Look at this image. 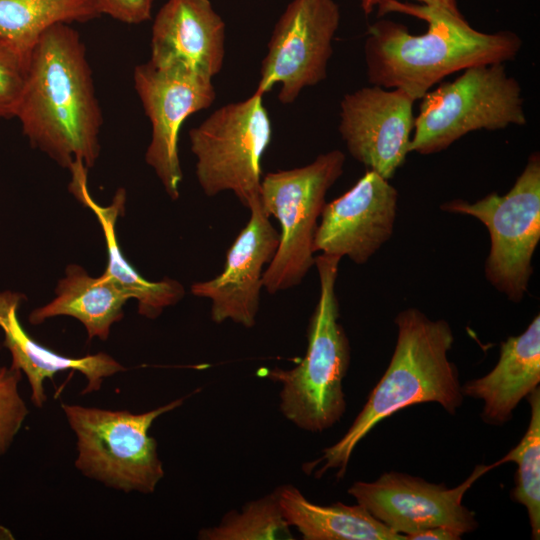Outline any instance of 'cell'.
<instances>
[{
  "label": "cell",
  "instance_id": "cell-5",
  "mask_svg": "<svg viewBox=\"0 0 540 540\" xmlns=\"http://www.w3.org/2000/svg\"><path fill=\"white\" fill-rule=\"evenodd\" d=\"M184 398L143 413L62 403L76 437L75 467L86 477L123 492H154L164 476L153 422Z\"/></svg>",
  "mask_w": 540,
  "mask_h": 540
},
{
  "label": "cell",
  "instance_id": "cell-1",
  "mask_svg": "<svg viewBox=\"0 0 540 540\" xmlns=\"http://www.w3.org/2000/svg\"><path fill=\"white\" fill-rule=\"evenodd\" d=\"M387 13L410 15L428 24L423 34L391 20H378L364 43L366 73L371 85L401 89L415 101L444 77L468 67L505 63L522 47L512 31L484 33L472 28L462 14L425 4L388 0L377 7Z\"/></svg>",
  "mask_w": 540,
  "mask_h": 540
},
{
  "label": "cell",
  "instance_id": "cell-26",
  "mask_svg": "<svg viewBox=\"0 0 540 540\" xmlns=\"http://www.w3.org/2000/svg\"><path fill=\"white\" fill-rule=\"evenodd\" d=\"M25 74L26 66L20 57L0 42V121L15 117Z\"/></svg>",
  "mask_w": 540,
  "mask_h": 540
},
{
  "label": "cell",
  "instance_id": "cell-25",
  "mask_svg": "<svg viewBox=\"0 0 540 540\" xmlns=\"http://www.w3.org/2000/svg\"><path fill=\"white\" fill-rule=\"evenodd\" d=\"M22 373L0 366V457L11 447L29 410L19 391Z\"/></svg>",
  "mask_w": 540,
  "mask_h": 540
},
{
  "label": "cell",
  "instance_id": "cell-24",
  "mask_svg": "<svg viewBox=\"0 0 540 540\" xmlns=\"http://www.w3.org/2000/svg\"><path fill=\"white\" fill-rule=\"evenodd\" d=\"M290 527L282 513L275 489L268 495L244 504L240 511H229L216 526L201 529L198 539H293Z\"/></svg>",
  "mask_w": 540,
  "mask_h": 540
},
{
  "label": "cell",
  "instance_id": "cell-20",
  "mask_svg": "<svg viewBox=\"0 0 540 540\" xmlns=\"http://www.w3.org/2000/svg\"><path fill=\"white\" fill-rule=\"evenodd\" d=\"M55 292L52 301L31 312L30 323L38 325L56 316H70L83 324L89 339L107 340L112 325L123 318V306L130 299L104 273L91 277L76 264L66 268Z\"/></svg>",
  "mask_w": 540,
  "mask_h": 540
},
{
  "label": "cell",
  "instance_id": "cell-14",
  "mask_svg": "<svg viewBox=\"0 0 540 540\" xmlns=\"http://www.w3.org/2000/svg\"><path fill=\"white\" fill-rule=\"evenodd\" d=\"M398 192L378 173L365 174L340 197L326 203L314 237V252L366 263L392 236Z\"/></svg>",
  "mask_w": 540,
  "mask_h": 540
},
{
  "label": "cell",
  "instance_id": "cell-4",
  "mask_svg": "<svg viewBox=\"0 0 540 540\" xmlns=\"http://www.w3.org/2000/svg\"><path fill=\"white\" fill-rule=\"evenodd\" d=\"M341 257L320 253L314 265L319 277V299L310 317L305 356L291 369H261L259 375L281 383L283 416L312 433H320L340 421L346 410L343 380L351 350L339 323L336 281Z\"/></svg>",
  "mask_w": 540,
  "mask_h": 540
},
{
  "label": "cell",
  "instance_id": "cell-7",
  "mask_svg": "<svg viewBox=\"0 0 540 540\" xmlns=\"http://www.w3.org/2000/svg\"><path fill=\"white\" fill-rule=\"evenodd\" d=\"M421 100L409 150L422 155L443 151L476 130L527 123L521 86L504 63L468 67Z\"/></svg>",
  "mask_w": 540,
  "mask_h": 540
},
{
  "label": "cell",
  "instance_id": "cell-29",
  "mask_svg": "<svg viewBox=\"0 0 540 540\" xmlns=\"http://www.w3.org/2000/svg\"><path fill=\"white\" fill-rule=\"evenodd\" d=\"M388 0H359L361 8L366 15L371 14L375 8ZM421 4L444 8L456 14H461L457 0H416Z\"/></svg>",
  "mask_w": 540,
  "mask_h": 540
},
{
  "label": "cell",
  "instance_id": "cell-8",
  "mask_svg": "<svg viewBox=\"0 0 540 540\" xmlns=\"http://www.w3.org/2000/svg\"><path fill=\"white\" fill-rule=\"evenodd\" d=\"M272 123L263 96L226 104L189 131L195 174L202 191L212 197L231 191L249 208L259 198L261 162L271 143Z\"/></svg>",
  "mask_w": 540,
  "mask_h": 540
},
{
  "label": "cell",
  "instance_id": "cell-2",
  "mask_svg": "<svg viewBox=\"0 0 540 540\" xmlns=\"http://www.w3.org/2000/svg\"><path fill=\"white\" fill-rule=\"evenodd\" d=\"M23 134L61 167H93L103 123L86 48L67 23L41 35L27 64L16 109Z\"/></svg>",
  "mask_w": 540,
  "mask_h": 540
},
{
  "label": "cell",
  "instance_id": "cell-12",
  "mask_svg": "<svg viewBox=\"0 0 540 540\" xmlns=\"http://www.w3.org/2000/svg\"><path fill=\"white\" fill-rule=\"evenodd\" d=\"M133 81L152 128L146 163L169 197L176 200L183 179L179 132L189 116L209 108L215 101L213 79L178 68H157L147 62L135 67Z\"/></svg>",
  "mask_w": 540,
  "mask_h": 540
},
{
  "label": "cell",
  "instance_id": "cell-6",
  "mask_svg": "<svg viewBox=\"0 0 540 540\" xmlns=\"http://www.w3.org/2000/svg\"><path fill=\"white\" fill-rule=\"evenodd\" d=\"M345 159L340 150H331L305 166L262 177L261 208L280 224L278 248L263 274L269 294L298 286L314 266L318 219L327 192L343 174Z\"/></svg>",
  "mask_w": 540,
  "mask_h": 540
},
{
  "label": "cell",
  "instance_id": "cell-23",
  "mask_svg": "<svg viewBox=\"0 0 540 540\" xmlns=\"http://www.w3.org/2000/svg\"><path fill=\"white\" fill-rule=\"evenodd\" d=\"M531 408L528 428L520 442L506 455L494 462L498 467L514 462L517 471L510 496L526 508L532 538H540V389L527 397Z\"/></svg>",
  "mask_w": 540,
  "mask_h": 540
},
{
  "label": "cell",
  "instance_id": "cell-27",
  "mask_svg": "<svg viewBox=\"0 0 540 540\" xmlns=\"http://www.w3.org/2000/svg\"><path fill=\"white\" fill-rule=\"evenodd\" d=\"M98 11L126 24H140L151 19L154 0H95Z\"/></svg>",
  "mask_w": 540,
  "mask_h": 540
},
{
  "label": "cell",
  "instance_id": "cell-10",
  "mask_svg": "<svg viewBox=\"0 0 540 540\" xmlns=\"http://www.w3.org/2000/svg\"><path fill=\"white\" fill-rule=\"evenodd\" d=\"M339 23L334 0H291L272 31L254 93L264 96L280 85L278 100L286 105L322 82Z\"/></svg>",
  "mask_w": 540,
  "mask_h": 540
},
{
  "label": "cell",
  "instance_id": "cell-16",
  "mask_svg": "<svg viewBox=\"0 0 540 540\" xmlns=\"http://www.w3.org/2000/svg\"><path fill=\"white\" fill-rule=\"evenodd\" d=\"M225 58V23L210 0H167L152 25L157 68H178L213 79Z\"/></svg>",
  "mask_w": 540,
  "mask_h": 540
},
{
  "label": "cell",
  "instance_id": "cell-22",
  "mask_svg": "<svg viewBox=\"0 0 540 540\" xmlns=\"http://www.w3.org/2000/svg\"><path fill=\"white\" fill-rule=\"evenodd\" d=\"M99 16L95 0H0V42L27 68L32 50L49 27Z\"/></svg>",
  "mask_w": 540,
  "mask_h": 540
},
{
  "label": "cell",
  "instance_id": "cell-9",
  "mask_svg": "<svg viewBox=\"0 0 540 540\" xmlns=\"http://www.w3.org/2000/svg\"><path fill=\"white\" fill-rule=\"evenodd\" d=\"M440 209L475 217L486 226L491 247L485 276L510 301L521 302L528 290L532 257L540 241L539 153L529 156L524 170L505 195L493 192L475 203L454 199Z\"/></svg>",
  "mask_w": 540,
  "mask_h": 540
},
{
  "label": "cell",
  "instance_id": "cell-15",
  "mask_svg": "<svg viewBox=\"0 0 540 540\" xmlns=\"http://www.w3.org/2000/svg\"><path fill=\"white\" fill-rule=\"evenodd\" d=\"M250 218L226 253L223 271L191 285L194 296L211 301V319L231 320L246 328L256 324L263 274L279 245L280 233L261 208L259 198L248 208Z\"/></svg>",
  "mask_w": 540,
  "mask_h": 540
},
{
  "label": "cell",
  "instance_id": "cell-19",
  "mask_svg": "<svg viewBox=\"0 0 540 540\" xmlns=\"http://www.w3.org/2000/svg\"><path fill=\"white\" fill-rule=\"evenodd\" d=\"M87 167L75 162L71 167L72 182L70 192L85 207L91 209L102 227L107 248V267L104 274L110 277L129 297L137 300L138 313L148 319H156L163 310L179 302L185 290L175 279L165 277L159 281H149L142 277L121 252L116 235L117 218L124 214L125 190L119 189L111 205L97 204L87 188Z\"/></svg>",
  "mask_w": 540,
  "mask_h": 540
},
{
  "label": "cell",
  "instance_id": "cell-28",
  "mask_svg": "<svg viewBox=\"0 0 540 540\" xmlns=\"http://www.w3.org/2000/svg\"><path fill=\"white\" fill-rule=\"evenodd\" d=\"M464 534L449 526H435L406 535V540H459Z\"/></svg>",
  "mask_w": 540,
  "mask_h": 540
},
{
  "label": "cell",
  "instance_id": "cell-11",
  "mask_svg": "<svg viewBox=\"0 0 540 540\" xmlns=\"http://www.w3.org/2000/svg\"><path fill=\"white\" fill-rule=\"evenodd\" d=\"M495 464H479L461 484L448 488L406 473L389 471L371 482L356 481L348 493L374 518L404 536L435 526H449L463 534L478 523L463 504L466 492Z\"/></svg>",
  "mask_w": 540,
  "mask_h": 540
},
{
  "label": "cell",
  "instance_id": "cell-17",
  "mask_svg": "<svg viewBox=\"0 0 540 540\" xmlns=\"http://www.w3.org/2000/svg\"><path fill=\"white\" fill-rule=\"evenodd\" d=\"M23 299L25 296L21 293L0 291V329L4 335L2 345L11 355L10 367L26 376L35 407L42 408L47 401L44 381L52 380L58 372H80L87 380L82 393L87 394L100 390L105 378L125 370L118 361L103 352L69 357L38 343L19 320L18 311Z\"/></svg>",
  "mask_w": 540,
  "mask_h": 540
},
{
  "label": "cell",
  "instance_id": "cell-3",
  "mask_svg": "<svg viewBox=\"0 0 540 540\" xmlns=\"http://www.w3.org/2000/svg\"><path fill=\"white\" fill-rule=\"evenodd\" d=\"M397 340L390 363L347 432L320 457L306 463V473L320 478L336 469L346 472L357 444L382 420L409 406L433 402L454 415L464 395L456 365L450 361L454 336L449 323L432 320L416 308L402 310L394 319Z\"/></svg>",
  "mask_w": 540,
  "mask_h": 540
},
{
  "label": "cell",
  "instance_id": "cell-18",
  "mask_svg": "<svg viewBox=\"0 0 540 540\" xmlns=\"http://www.w3.org/2000/svg\"><path fill=\"white\" fill-rule=\"evenodd\" d=\"M540 383V316L537 314L526 330L501 343L500 357L486 375L462 386L464 396L482 400V420L503 425Z\"/></svg>",
  "mask_w": 540,
  "mask_h": 540
},
{
  "label": "cell",
  "instance_id": "cell-13",
  "mask_svg": "<svg viewBox=\"0 0 540 540\" xmlns=\"http://www.w3.org/2000/svg\"><path fill=\"white\" fill-rule=\"evenodd\" d=\"M414 102L401 89L377 85L345 94L338 129L351 156L391 179L410 153Z\"/></svg>",
  "mask_w": 540,
  "mask_h": 540
},
{
  "label": "cell",
  "instance_id": "cell-21",
  "mask_svg": "<svg viewBox=\"0 0 540 540\" xmlns=\"http://www.w3.org/2000/svg\"><path fill=\"white\" fill-rule=\"evenodd\" d=\"M276 489L286 521L304 540H406L358 503L320 505L309 501L293 485Z\"/></svg>",
  "mask_w": 540,
  "mask_h": 540
}]
</instances>
